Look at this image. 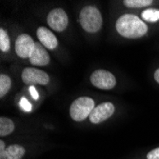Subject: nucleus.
<instances>
[{"label":"nucleus","instance_id":"f257e3e1","mask_svg":"<svg viewBox=\"0 0 159 159\" xmlns=\"http://www.w3.org/2000/svg\"><path fill=\"white\" fill-rule=\"evenodd\" d=\"M117 33L126 38H139L145 35L148 27L134 14H124L116 21Z\"/></svg>","mask_w":159,"mask_h":159},{"label":"nucleus","instance_id":"f03ea898","mask_svg":"<svg viewBox=\"0 0 159 159\" xmlns=\"http://www.w3.org/2000/svg\"><path fill=\"white\" fill-rule=\"evenodd\" d=\"M79 21L86 32L94 34L102 27L103 19L100 11L94 6H86L80 11Z\"/></svg>","mask_w":159,"mask_h":159},{"label":"nucleus","instance_id":"7ed1b4c3","mask_svg":"<svg viewBox=\"0 0 159 159\" xmlns=\"http://www.w3.org/2000/svg\"><path fill=\"white\" fill-rule=\"evenodd\" d=\"M94 108L93 99L88 96H82L75 99L71 103L70 108V115L73 120L81 122L90 116L91 112Z\"/></svg>","mask_w":159,"mask_h":159},{"label":"nucleus","instance_id":"20e7f679","mask_svg":"<svg viewBox=\"0 0 159 159\" xmlns=\"http://www.w3.org/2000/svg\"><path fill=\"white\" fill-rule=\"evenodd\" d=\"M92 84L101 90H111L116 84V79L111 71L97 70L91 75Z\"/></svg>","mask_w":159,"mask_h":159},{"label":"nucleus","instance_id":"39448f33","mask_svg":"<svg viewBox=\"0 0 159 159\" xmlns=\"http://www.w3.org/2000/svg\"><path fill=\"white\" fill-rule=\"evenodd\" d=\"M21 78L27 85H47L50 81L49 75L45 71L37 70L35 68H26L23 70Z\"/></svg>","mask_w":159,"mask_h":159},{"label":"nucleus","instance_id":"423d86ee","mask_svg":"<svg viewBox=\"0 0 159 159\" xmlns=\"http://www.w3.org/2000/svg\"><path fill=\"white\" fill-rule=\"evenodd\" d=\"M47 22L52 30L56 32H63L68 26V16L64 10L57 8L52 10L47 17Z\"/></svg>","mask_w":159,"mask_h":159},{"label":"nucleus","instance_id":"0eeeda50","mask_svg":"<svg viewBox=\"0 0 159 159\" xmlns=\"http://www.w3.org/2000/svg\"><path fill=\"white\" fill-rule=\"evenodd\" d=\"M114 106L111 102H104L96 106L90 114V121L93 124H99L109 119L114 112Z\"/></svg>","mask_w":159,"mask_h":159},{"label":"nucleus","instance_id":"6e6552de","mask_svg":"<svg viewBox=\"0 0 159 159\" xmlns=\"http://www.w3.org/2000/svg\"><path fill=\"white\" fill-rule=\"evenodd\" d=\"M35 42L33 38L26 34H20L16 41V52L21 58H30L34 49Z\"/></svg>","mask_w":159,"mask_h":159},{"label":"nucleus","instance_id":"1a4fd4ad","mask_svg":"<svg viewBox=\"0 0 159 159\" xmlns=\"http://www.w3.org/2000/svg\"><path fill=\"white\" fill-rule=\"evenodd\" d=\"M29 59L31 64L34 66H46L50 63V55L41 44L35 43L34 49Z\"/></svg>","mask_w":159,"mask_h":159},{"label":"nucleus","instance_id":"9d476101","mask_svg":"<svg viewBox=\"0 0 159 159\" xmlns=\"http://www.w3.org/2000/svg\"><path fill=\"white\" fill-rule=\"evenodd\" d=\"M36 35L41 42V44L44 45L45 48L50 50H54L57 45H58V41H57L56 36L45 27H39L37 29Z\"/></svg>","mask_w":159,"mask_h":159},{"label":"nucleus","instance_id":"9b49d317","mask_svg":"<svg viewBox=\"0 0 159 159\" xmlns=\"http://www.w3.org/2000/svg\"><path fill=\"white\" fill-rule=\"evenodd\" d=\"M25 152L26 150L24 147L14 144L6 148L3 152L0 153V159H22Z\"/></svg>","mask_w":159,"mask_h":159},{"label":"nucleus","instance_id":"f8f14e48","mask_svg":"<svg viewBox=\"0 0 159 159\" xmlns=\"http://www.w3.org/2000/svg\"><path fill=\"white\" fill-rule=\"evenodd\" d=\"M14 131V123L7 117H0V136H6Z\"/></svg>","mask_w":159,"mask_h":159},{"label":"nucleus","instance_id":"ddd939ff","mask_svg":"<svg viewBox=\"0 0 159 159\" xmlns=\"http://www.w3.org/2000/svg\"><path fill=\"white\" fill-rule=\"evenodd\" d=\"M11 80L6 75H0V97H4L11 89Z\"/></svg>","mask_w":159,"mask_h":159},{"label":"nucleus","instance_id":"4468645a","mask_svg":"<svg viewBox=\"0 0 159 159\" xmlns=\"http://www.w3.org/2000/svg\"><path fill=\"white\" fill-rule=\"evenodd\" d=\"M142 18L148 22H156L159 20V10L148 9L142 12Z\"/></svg>","mask_w":159,"mask_h":159},{"label":"nucleus","instance_id":"2eb2a0df","mask_svg":"<svg viewBox=\"0 0 159 159\" xmlns=\"http://www.w3.org/2000/svg\"><path fill=\"white\" fill-rule=\"evenodd\" d=\"M123 3L129 8H142L151 5L152 1V0H125Z\"/></svg>","mask_w":159,"mask_h":159},{"label":"nucleus","instance_id":"dca6fc26","mask_svg":"<svg viewBox=\"0 0 159 159\" xmlns=\"http://www.w3.org/2000/svg\"><path fill=\"white\" fill-rule=\"evenodd\" d=\"M10 39L7 33L3 29H0V50L4 52H7L10 51Z\"/></svg>","mask_w":159,"mask_h":159},{"label":"nucleus","instance_id":"f3484780","mask_svg":"<svg viewBox=\"0 0 159 159\" xmlns=\"http://www.w3.org/2000/svg\"><path fill=\"white\" fill-rule=\"evenodd\" d=\"M20 106L26 111H32V105L29 103V101L27 100L26 97H22L20 99Z\"/></svg>","mask_w":159,"mask_h":159},{"label":"nucleus","instance_id":"a211bd4d","mask_svg":"<svg viewBox=\"0 0 159 159\" xmlns=\"http://www.w3.org/2000/svg\"><path fill=\"white\" fill-rule=\"evenodd\" d=\"M147 159H159V147L149 152L147 154Z\"/></svg>","mask_w":159,"mask_h":159},{"label":"nucleus","instance_id":"6ab92c4d","mask_svg":"<svg viewBox=\"0 0 159 159\" xmlns=\"http://www.w3.org/2000/svg\"><path fill=\"white\" fill-rule=\"evenodd\" d=\"M30 93H31L32 97H33L34 99H37V98H38V93H37L36 89L34 88V86H31V87H30Z\"/></svg>","mask_w":159,"mask_h":159},{"label":"nucleus","instance_id":"aec40b11","mask_svg":"<svg viewBox=\"0 0 159 159\" xmlns=\"http://www.w3.org/2000/svg\"><path fill=\"white\" fill-rule=\"evenodd\" d=\"M5 150H6V147H5V142H4L3 140H0V153L3 152Z\"/></svg>","mask_w":159,"mask_h":159},{"label":"nucleus","instance_id":"412c9836","mask_svg":"<svg viewBox=\"0 0 159 159\" xmlns=\"http://www.w3.org/2000/svg\"><path fill=\"white\" fill-rule=\"evenodd\" d=\"M154 79L155 81L159 84V69H157L155 70V73H154Z\"/></svg>","mask_w":159,"mask_h":159}]
</instances>
